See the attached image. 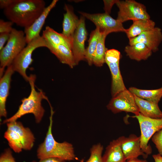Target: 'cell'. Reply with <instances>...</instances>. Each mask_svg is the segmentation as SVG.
Here are the masks:
<instances>
[{"instance_id": "6da1fadb", "label": "cell", "mask_w": 162, "mask_h": 162, "mask_svg": "<svg viewBox=\"0 0 162 162\" xmlns=\"http://www.w3.org/2000/svg\"><path fill=\"white\" fill-rule=\"evenodd\" d=\"M43 0H17L3 9L6 17L17 26L24 27L31 26L46 8Z\"/></svg>"}, {"instance_id": "7a4b0ae2", "label": "cell", "mask_w": 162, "mask_h": 162, "mask_svg": "<svg viewBox=\"0 0 162 162\" xmlns=\"http://www.w3.org/2000/svg\"><path fill=\"white\" fill-rule=\"evenodd\" d=\"M50 122L47 133L44 142L37 150V156L40 160L53 158L61 161H70L76 159L72 145L65 141L58 142L54 138L52 133V116L54 113L50 106Z\"/></svg>"}, {"instance_id": "3957f363", "label": "cell", "mask_w": 162, "mask_h": 162, "mask_svg": "<svg viewBox=\"0 0 162 162\" xmlns=\"http://www.w3.org/2000/svg\"><path fill=\"white\" fill-rule=\"evenodd\" d=\"M35 79L36 76L34 75L31 74L29 76L28 82L31 88L29 95L27 98L22 100V104L17 111L12 116L4 121L3 123L16 121L22 116L28 113L34 115L37 123L40 122L45 112L41 101L43 99L46 100L48 102L49 100L42 90L37 92L34 86Z\"/></svg>"}, {"instance_id": "277c9868", "label": "cell", "mask_w": 162, "mask_h": 162, "mask_svg": "<svg viewBox=\"0 0 162 162\" xmlns=\"http://www.w3.org/2000/svg\"><path fill=\"white\" fill-rule=\"evenodd\" d=\"M27 44L24 32L13 28L6 45L0 51V76L5 68L11 65Z\"/></svg>"}, {"instance_id": "5b68a950", "label": "cell", "mask_w": 162, "mask_h": 162, "mask_svg": "<svg viewBox=\"0 0 162 162\" xmlns=\"http://www.w3.org/2000/svg\"><path fill=\"white\" fill-rule=\"evenodd\" d=\"M40 47H47L46 41L42 36L36 37L28 43L11 64L14 71L18 73L26 81L28 82L29 80L26 71L33 62L32 53Z\"/></svg>"}, {"instance_id": "8992f818", "label": "cell", "mask_w": 162, "mask_h": 162, "mask_svg": "<svg viewBox=\"0 0 162 162\" xmlns=\"http://www.w3.org/2000/svg\"><path fill=\"white\" fill-rule=\"evenodd\" d=\"M119 9L117 20L122 23L127 21L150 19L145 5L134 0H117Z\"/></svg>"}, {"instance_id": "52a82bcc", "label": "cell", "mask_w": 162, "mask_h": 162, "mask_svg": "<svg viewBox=\"0 0 162 162\" xmlns=\"http://www.w3.org/2000/svg\"><path fill=\"white\" fill-rule=\"evenodd\" d=\"M138 120L140 129V143L143 152L148 155L152 152L148 142L153 135L162 129V118L156 119L144 116L140 113L133 116Z\"/></svg>"}, {"instance_id": "ba28073f", "label": "cell", "mask_w": 162, "mask_h": 162, "mask_svg": "<svg viewBox=\"0 0 162 162\" xmlns=\"http://www.w3.org/2000/svg\"><path fill=\"white\" fill-rule=\"evenodd\" d=\"M79 13L92 21L101 33L107 36L112 32H125L126 29L124 28L122 23L117 19H113L110 14L105 13L94 14L81 12Z\"/></svg>"}, {"instance_id": "9c48e42d", "label": "cell", "mask_w": 162, "mask_h": 162, "mask_svg": "<svg viewBox=\"0 0 162 162\" xmlns=\"http://www.w3.org/2000/svg\"><path fill=\"white\" fill-rule=\"evenodd\" d=\"M107 108L114 113L124 111L131 112L136 115L140 113L134 95L127 89L112 97Z\"/></svg>"}, {"instance_id": "30bf717a", "label": "cell", "mask_w": 162, "mask_h": 162, "mask_svg": "<svg viewBox=\"0 0 162 162\" xmlns=\"http://www.w3.org/2000/svg\"><path fill=\"white\" fill-rule=\"evenodd\" d=\"M87 35L85 17L82 16L79 19V24L72 37L71 50L76 65L80 61L85 59V43Z\"/></svg>"}, {"instance_id": "8fae6325", "label": "cell", "mask_w": 162, "mask_h": 162, "mask_svg": "<svg viewBox=\"0 0 162 162\" xmlns=\"http://www.w3.org/2000/svg\"><path fill=\"white\" fill-rule=\"evenodd\" d=\"M118 139L122 151L127 160L137 158L142 156L146 158L148 155L142 151L141 146L140 137L131 134L128 137L122 136Z\"/></svg>"}, {"instance_id": "7c38bea8", "label": "cell", "mask_w": 162, "mask_h": 162, "mask_svg": "<svg viewBox=\"0 0 162 162\" xmlns=\"http://www.w3.org/2000/svg\"><path fill=\"white\" fill-rule=\"evenodd\" d=\"M58 1V0H53L31 26L25 28L24 32L27 44L34 38L40 36V33L47 16Z\"/></svg>"}, {"instance_id": "4fadbf2b", "label": "cell", "mask_w": 162, "mask_h": 162, "mask_svg": "<svg viewBox=\"0 0 162 162\" xmlns=\"http://www.w3.org/2000/svg\"><path fill=\"white\" fill-rule=\"evenodd\" d=\"M162 40V34L160 30L154 28L150 30L145 32L134 38L129 39V45L137 43H142L146 45L152 51L155 52Z\"/></svg>"}, {"instance_id": "5bb4252c", "label": "cell", "mask_w": 162, "mask_h": 162, "mask_svg": "<svg viewBox=\"0 0 162 162\" xmlns=\"http://www.w3.org/2000/svg\"><path fill=\"white\" fill-rule=\"evenodd\" d=\"M11 64L8 66L0 80V116L6 117V103L9 95L11 76L14 72Z\"/></svg>"}, {"instance_id": "9a60e30c", "label": "cell", "mask_w": 162, "mask_h": 162, "mask_svg": "<svg viewBox=\"0 0 162 162\" xmlns=\"http://www.w3.org/2000/svg\"><path fill=\"white\" fill-rule=\"evenodd\" d=\"M7 129L17 133L22 139L23 149L30 150L33 147L35 138L29 128L24 127L20 122L15 121L7 123Z\"/></svg>"}, {"instance_id": "2e32d148", "label": "cell", "mask_w": 162, "mask_h": 162, "mask_svg": "<svg viewBox=\"0 0 162 162\" xmlns=\"http://www.w3.org/2000/svg\"><path fill=\"white\" fill-rule=\"evenodd\" d=\"M46 41V48L61 62L68 65L71 68L76 66L73 53L70 48L64 45H55Z\"/></svg>"}, {"instance_id": "e0dca14e", "label": "cell", "mask_w": 162, "mask_h": 162, "mask_svg": "<svg viewBox=\"0 0 162 162\" xmlns=\"http://www.w3.org/2000/svg\"><path fill=\"white\" fill-rule=\"evenodd\" d=\"M64 9L66 12L64 14L62 33L66 37L72 39L79 24V19L74 14L73 9L70 6L65 4Z\"/></svg>"}, {"instance_id": "ac0fdd59", "label": "cell", "mask_w": 162, "mask_h": 162, "mask_svg": "<svg viewBox=\"0 0 162 162\" xmlns=\"http://www.w3.org/2000/svg\"><path fill=\"white\" fill-rule=\"evenodd\" d=\"M119 61L106 63L110 69L112 76L111 94L112 97L127 89L121 74Z\"/></svg>"}, {"instance_id": "d6986e66", "label": "cell", "mask_w": 162, "mask_h": 162, "mask_svg": "<svg viewBox=\"0 0 162 162\" xmlns=\"http://www.w3.org/2000/svg\"><path fill=\"white\" fill-rule=\"evenodd\" d=\"M102 160L103 162H125L127 160L118 138L111 142L106 147Z\"/></svg>"}, {"instance_id": "ffe728a7", "label": "cell", "mask_w": 162, "mask_h": 162, "mask_svg": "<svg viewBox=\"0 0 162 162\" xmlns=\"http://www.w3.org/2000/svg\"><path fill=\"white\" fill-rule=\"evenodd\" d=\"M134 95L136 104L141 114L145 117L153 118H162V112L158 104Z\"/></svg>"}, {"instance_id": "44dd1931", "label": "cell", "mask_w": 162, "mask_h": 162, "mask_svg": "<svg viewBox=\"0 0 162 162\" xmlns=\"http://www.w3.org/2000/svg\"><path fill=\"white\" fill-rule=\"evenodd\" d=\"M124 51L130 58L138 61L146 60L151 55L152 52L146 45L141 42L127 46Z\"/></svg>"}, {"instance_id": "7402d4cb", "label": "cell", "mask_w": 162, "mask_h": 162, "mask_svg": "<svg viewBox=\"0 0 162 162\" xmlns=\"http://www.w3.org/2000/svg\"><path fill=\"white\" fill-rule=\"evenodd\" d=\"M154 22L150 19L134 20L130 27L126 29L125 33L129 39L153 29L154 28Z\"/></svg>"}, {"instance_id": "603a6c76", "label": "cell", "mask_w": 162, "mask_h": 162, "mask_svg": "<svg viewBox=\"0 0 162 162\" xmlns=\"http://www.w3.org/2000/svg\"><path fill=\"white\" fill-rule=\"evenodd\" d=\"M42 36L51 43L56 45H64L71 49L72 39L66 37L62 33L57 32L48 26H46L43 31Z\"/></svg>"}, {"instance_id": "cb8c5ba5", "label": "cell", "mask_w": 162, "mask_h": 162, "mask_svg": "<svg viewBox=\"0 0 162 162\" xmlns=\"http://www.w3.org/2000/svg\"><path fill=\"white\" fill-rule=\"evenodd\" d=\"M128 90L140 98L157 104L162 97V87L153 90L142 89L131 87Z\"/></svg>"}, {"instance_id": "d4e9b609", "label": "cell", "mask_w": 162, "mask_h": 162, "mask_svg": "<svg viewBox=\"0 0 162 162\" xmlns=\"http://www.w3.org/2000/svg\"><path fill=\"white\" fill-rule=\"evenodd\" d=\"M101 34V33L99 28H97L92 31L90 34L88 40V46L86 49L85 54V59L90 66L93 64L94 57Z\"/></svg>"}, {"instance_id": "484cf974", "label": "cell", "mask_w": 162, "mask_h": 162, "mask_svg": "<svg viewBox=\"0 0 162 162\" xmlns=\"http://www.w3.org/2000/svg\"><path fill=\"white\" fill-rule=\"evenodd\" d=\"M107 35L101 33L93 59V64L97 67L102 66L105 63V57L107 49L105 46Z\"/></svg>"}, {"instance_id": "4316f807", "label": "cell", "mask_w": 162, "mask_h": 162, "mask_svg": "<svg viewBox=\"0 0 162 162\" xmlns=\"http://www.w3.org/2000/svg\"><path fill=\"white\" fill-rule=\"evenodd\" d=\"M4 137L8 141L10 148L15 152L20 153L23 149L22 140L15 131L7 129L4 133Z\"/></svg>"}, {"instance_id": "83f0119b", "label": "cell", "mask_w": 162, "mask_h": 162, "mask_svg": "<svg viewBox=\"0 0 162 162\" xmlns=\"http://www.w3.org/2000/svg\"><path fill=\"white\" fill-rule=\"evenodd\" d=\"M103 146L100 143L94 145L90 150V157L86 162H103Z\"/></svg>"}, {"instance_id": "f1b7e54d", "label": "cell", "mask_w": 162, "mask_h": 162, "mask_svg": "<svg viewBox=\"0 0 162 162\" xmlns=\"http://www.w3.org/2000/svg\"><path fill=\"white\" fill-rule=\"evenodd\" d=\"M121 53L118 50L115 49L107 50L105 57V63L115 61H120Z\"/></svg>"}, {"instance_id": "f546056e", "label": "cell", "mask_w": 162, "mask_h": 162, "mask_svg": "<svg viewBox=\"0 0 162 162\" xmlns=\"http://www.w3.org/2000/svg\"><path fill=\"white\" fill-rule=\"evenodd\" d=\"M152 140L160 154L162 156V129L156 132L152 136Z\"/></svg>"}, {"instance_id": "4dcf8cb0", "label": "cell", "mask_w": 162, "mask_h": 162, "mask_svg": "<svg viewBox=\"0 0 162 162\" xmlns=\"http://www.w3.org/2000/svg\"><path fill=\"white\" fill-rule=\"evenodd\" d=\"M0 162H16L10 149H6L1 154L0 157Z\"/></svg>"}, {"instance_id": "1f68e13d", "label": "cell", "mask_w": 162, "mask_h": 162, "mask_svg": "<svg viewBox=\"0 0 162 162\" xmlns=\"http://www.w3.org/2000/svg\"><path fill=\"white\" fill-rule=\"evenodd\" d=\"M14 23L9 21H5L2 19L0 20V33H10L13 30L12 26Z\"/></svg>"}, {"instance_id": "d6a6232c", "label": "cell", "mask_w": 162, "mask_h": 162, "mask_svg": "<svg viewBox=\"0 0 162 162\" xmlns=\"http://www.w3.org/2000/svg\"><path fill=\"white\" fill-rule=\"evenodd\" d=\"M118 0H104V9L105 13L110 14L111 9L114 4H116Z\"/></svg>"}, {"instance_id": "836d02e7", "label": "cell", "mask_w": 162, "mask_h": 162, "mask_svg": "<svg viewBox=\"0 0 162 162\" xmlns=\"http://www.w3.org/2000/svg\"><path fill=\"white\" fill-rule=\"evenodd\" d=\"M10 35V33H0V51L4 47L6 42L9 40Z\"/></svg>"}, {"instance_id": "e575fe53", "label": "cell", "mask_w": 162, "mask_h": 162, "mask_svg": "<svg viewBox=\"0 0 162 162\" xmlns=\"http://www.w3.org/2000/svg\"><path fill=\"white\" fill-rule=\"evenodd\" d=\"M17 0H0V8L4 9L16 2Z\"/></svg>"}, {"instance_id": "d590c367", "label": "cell", "mask_w": 162, "mask_h": 162, "mask_svg": "<svg viewBox=\"0 0 162 162\" xmlns=\"http://www.w3.org/2000/svg\"><path fill=\"white\" fill-rule=\"evenodd\" d=\"M61 161L57 159L50 158L45 159L43 160H40L38 162H62ZM33 162H37L35 161H34ZM80 162H84V159H82L80 161Z\"/></svg>"}, {"instance_id": "8d00e7d4", "label": "cell", "mask_w": 162, "mask_h": 162, "mask_svg": "<svg viewBox=\"0 0 162 162\" xmlns=\"http://www.w3.org/2000/svg\"><path fill=\"white\" fill-rule=\"evenodd\" d=\"M154 162H162V156L159 154L152 155Z\"/></svg>"}, {"instance_id": "74e56055", "label": "cell", "mask_w": 162, "mask_h": 162, "mask_svg": "<svg viewBox=\"0 0 162 162\" xmlns=\"http://www.w3.org/2000/svg\"><path fill=\"white\" fill-rule=\"evenodd\" d=\"M143 160H140L138 158H134L127 160L125 162H142Z\"/></svg>"}, {"instance_id": "f35d334b", "label": "cell", "mask_w": 162, "mask_h": 162, "mask_svg": "<svg viewBox=\"0 0 162 162\" xmlns=\"http://www.w3.org/2000/svg\"><path fill=\"white\" fill-rule=\"evenodd\" d=\"M142 162H148L146 160H143Z\"/></svg>"}]
</instances>
